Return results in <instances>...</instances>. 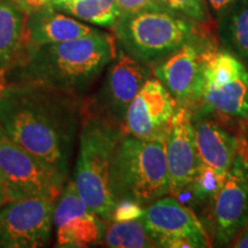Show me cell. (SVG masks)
<instances>
[{
  "label": "cell",
  "instance_id": "24",
  "mask_svg": "<svg viewBox=\"0 0 248 248\" xmlns=\"http://www.w3.org/2000/svg\"><path fill=\"white\" fill-rule=\"evenodd\" d=\"M27 14L45 7H52L54 0H14Z\"/></svg>",
  "mask_w": 248,
  "mask_h": 248
},
{
  "label": "cell",
  "instance_id": "15",
  "mask_svg": "<svg viewBox=\"0 0 248 248\" xmlns=\"http://www.w3.org/2000/svg\"><path fill=\"white\" fill-rule=\"evenodd\" d=\"M164 146L170 185L169 195L178 199L190 187L200 168L191 108L178 107L167 132Z\"/></svg>",
  "mask_w": 248,
  "mask_h": 248
},
{
  "label": "cell",
  "instance_id": "14",
  "mask_svg": "<svg viewBox=\"0 0 248 248\" xmlns=\"http://www.w3.org/2000/svg\"><path fill=\"white\" fill-rule=\"evenodd\" d=\"M53 224L58 247H89L104 241L106 225L88 206L73 179L68 181L55 201Z\"/></svg>",
  "mask_w": 248,
  "mask_h": 248
},
{
  "label": "cell",
  "instance_id": "6",
  "mask_svg": "<svg viewBox=\"0 0 248 248\" xmlns=\"http://www.w3.org/2000/svg\"><path fill=\"white\" fill-rule=\"evenodd\" d=\"M192 113L219 121L248 120V69L230 52L216 47L204 68L199 105Z\"/></svg>",
  "mask_w": 248,
  "mask_h": 248
},
{
  "label": "cell",
  "instance_id": "2",
  "mask_svg": "<svg viewBox=\"0 0 248 248\" xmlns=\"http://www.w3.org/2000/svg\"><path fill=\"white\" fill-rule=\"evenodd\" d=\"M115 38L95 29L89 35L43 46L23 44L9 68L22 82L79 94L116 55Z\"/></svg>",
  "mask_w": 248,
  "mask_h": 248
},
{
  "label": "cell",
  "instance_id": "16",
  "mask_svg": "<svg viewBox=\"0 0 248 248\" xmlns=\"http://www.w3.org/2000/svg\"><path fill=\"white\" fill-rule=\"evenodd\" d=\"M192 122L200 164L226 177L239 152L240 136L207 114L192 113Z\"/></svg>",
  "mask_w": 248,
  "mask_h": 248
},
{
  "label": "cell",
  "instance_id": "9",
  "mask_svg": "<svg viewBox=\"0 0 248 248\" xmlns=\"http://www.w3.org/2000/svg\"><path fill=\"white\" fill-rule=\"evenodd\" d=\"M216 47L210 37L190 43L152 67L153 75L166 86L178 107L193 111L199 105L203 88L204 68Z\"/></svg>",
  "mask_w": 248,
  "mask_h": 248
},
{
  "label": "cell",
  "instance_id": "11",
  "mask_svg": "<svg viewBox=\"0 0 248 248\" xmlns=\"http://www.w3.org/2000/svg\"><path fill=\"white\" fill-rule=\"evenodd\" d=\"M55 200L23 198L0 206V247L36 248L48 243Z\"/></svg>",
  "mask_w": 248,
  "mask_h": 248
},
{
  "label": "cell",
  "instance_id": "3",
  "mask_svg": "<svg viewBox=\"0 0 248 248\" xmlns=\"http://www.w3.org/2000/svg\"><path fill=\"white\" fill-rule=\"evenodd\" d=\"M204 27L159 1L122 15L111 28L120 47L152 68L184 45L209 37Z\"/></svg>",
  "mask_w": 248,
  "mask_h": 248
},
{
  "label": "cell",
  "instance_id": "29",
  "mask_svg": "<svg viewBox=\"0 0 248 248\" xmlns=\"http://www.w3.org/2000/svg\"><path fill=\"white\" fill-rule=\"evenodd\" d=\"M8 79H7V71L2 70L0 71V99H1L2 93H4V90L7 85Z\"/></svg>",
  "mask_w": 248,
  "mask_h": 248
},
{
  "label": "cell",
  "instance_id": "5",
  "mask_svg": "<svg viewBox=\"0 0 248 248\" xmlns=\"http://www.w3.org/2000/svg\"><path fill=\"white\" fill-rule=\"evenodd\" d=\"M111 185L117 202L131 201L142 208L169 195L164 140L124 133L114 159Z\"/></svg>",
  "mask_w": 248,
  "mask_h": 248
},
{
  "label": "cell",
  "instance_id": "28",
  "mask_svg": "<svg viewBox=\"0 0 248 248\" xmlns=\"http://www.w3.org/2000/svg\"><path fill=\"white\" fill-rule=\"evenodd\" d=\"M6 201H7V195H6L4 179H2L1 169H0V206H1L2 203H5Z\"/></svg>",
  "mask_w": 248,
  "mask_h": 248
},
{
  "label": "cell",
  "instance_id": "1",
  "mask_svg": "<svg viewBox=\"0 0 248 248\" xmlns=\"http://www.w3.org/2000/svg\"><path fill=\"white\" fill-rule=\"evenodd\" d=\"M83 105L78 94L36 83H7L0 99V125L18 146L68 178Z\"/></svg>",
  "mask_w": 248,
  "mask_h": 248
},
{
  "label": "cell",
  "instance_id": "21",
  "mask_svg": "<svg viewBox=\"0 0 248 248\" xmlns=\"http://www.w3.org/2000/svg\"><path fill=\"white\" fill-rule=\"evenodd\" d=\"M64 11L79 20L100 27H113L120 12L116 0H71L57 8Z\"/></svg>",
  "mask_w": 248,
  "mask_h": 248
},
{
  "label": "cell",
  "instance_id": "22",
  "mask_svg": "<svg viewBox=\"0 0 248 248\" xmlns=\"http://www.w3.org/2000/svg\"><path fill=\"white\" fill-rule=\"evenodd\" d=\"M164 5L178 13L184 14L194 22L206 26L209 21L207 0H161Z\"/></svg>",
  "mask_w": 248,
  "mask_h": 248
},
{
  "label": "cell",
  "instance_id": "17",
  "mask_svg": "<svg viewBox=\"0 0 248 248\" xmlns=\"http://www.w3.org/2000/svg\"><path fill=\"white\" fill-rule=\"evenodd\" d=\"M95 29L75 18L45 7L27 14L24 43L29 46H43L78 38Z\"/></svg>",
  "mask_w": 248,
  "mask_h": 248
},
{
  "label": "cell",
  "instance_id": "12",
  "mask_svg": "<svg viewBox=\"0 0 248 248\" xmlns=\"http://www.w3.org/2000/svg\"><path fill=\"white\" fill-rule=\"evenodd\" d=\"M213 246H230L248 224V159L239 150L212 209Z\"/></svg>",
  "mask_w": 248,
  "mask_h": 248
},
{
  "label": "cell",
  "instance_id": "4",
  "mask_svg": "<svg viewBox=\"0 0 248 248\" xmlns=\"http://www.w3.org/2000/svg\"><path fill=\"white\" fill-rule=\"evenodd\" d=\"M123 136L120 124L83 113L73 182L82 199L105 222L111 221L117 204L111 185V171Z\"/></svg>",
  "mask_w": 248,
  "mask_h": 248
},
{
  "label": "cell",
  "instance_id": "18",
  "mask_svg": "<svg viewBox=\"0 0 248 248\" xmlns=\"http://www.w3.org/2000/svg\"><path fill=\"white\" fill-rule=\"evenodd\" d=\"M217 18L222 47L239 59L248 69V0H234Z\"/></svg>",
  "mask_w": 248,
  "mask_h": 248
},
{
  "label": "cell",
  "instance_id": "26",
  "mask_svg": "<svg viewBox=\"0 0 248 248\" xmlns=\"http://www.w3.org/2000/svg\"><path fill=\"white\" fill-rule=\"evenodd\" d=\"M230 246L237 248H248V224L234 238Z\"/></svg>",
  "mask_w": 248,
  "mask_h": 248
},
{
  "label": "cell",
  "instance_id": "7",
  "mask_svg": "<svg viewBox=\"0 0 248 248\" xmlns=\"http://www.w3.org/2000/svg\"><path fill=\"white\" fill-rule=\"evenodd\" d=\"M0 169L7 201L23 198H47L57 201L67 183V177L12 140L1 125Z\"/></svg>",
  "mask_w": 248,
  "mask_h": 248
},
{
  "label": "cell",
  "instance_id": "25",
  "mask_svg": "<svg viewBox=\"0 0 248 248\" xmlns=\"http://www.w3.org/2000/svg\"><path fill=\"white\" fill-rule=\"evenodd\" d=\"M240 145L239 150L243 152L245 156L248 159V120L243 121V125L240 128Z\"/></svg>",
  "mask_w": 248,
  "mask_h": 248
},
{
  "label": "cell",
  "instance_id": "8",
  "mask_svg": "<svg viewBox=\"0 0 248 248\" xmlns=\"http://www.w3.org/2000/svg\"><path fill=\"white\" fill-rule=\"evenodd\" d=\"M151 76L153 71L150 66L135 60L119 46L115 58L107 66L100 89L83 105V113L122 125L130 104Z\"/></svg>",
  "mask_w": 248,
  "mask_h": 248
},
{
  "label": "cell",
  "instance_id": "23",
  "mask_svg": "<svg viewBox=\"0 0 248 248\" xmlns=\"http://www.w3.org/2000/svg\"><path fill=\"white\" fill-rule=\"evenodd\" d=\"M159 1L161 0H116V4L120 16H122V15L135 13V12L140 11V9Z\"/></svg>",
  "mask_w": 248,
  "mask_h": 248
},
{
  "label": "cell",
  "instance_id": "19",
  "mask_svg": "<svg viewBox=\"0 0 248 248\" xmlns=\"http://www.w3.org/2000/svg\"><path fill=\"white\" fill-rule=\"evenodd\" d=\"M26 18L14 0H0V71L8 70L22 48Z\"/></svg>",
  "mask_w": 248,
  "mask_h": 248
},
{
  "label": "cell",
  "instance_id": "20",
  "mask_svg": "<svg viewBox=\"0 0 248 248\" xmlns=\"http://www.w3.org/2000/svg\"><path fill=\"white\" fill-rule=\"evenodd\" d=\"M102 243L113 248L159 247L142 221L141 215L135 218L110 222V226L105 231Z\"/></svg>",
  "mask_w": 248,
  "mask_h": 248
},
{
  "label": "cell",
  "instance_id": "30",
  "mask_svg": "<svg viewBox=\"0 0 248 248\" xmlns=\"http://www.w3.org/2000/svg\"><path fill=\"white\" fill-rule=\"evenodd\" d=\"M68 1H71V0H54L53 4H52V7L57 9L59 6L62 5V4H64V2H68Z\"/></svg>",
  "mask_w": 248,
  "mask_h": 248
},
{
  "label": "cell",
  "instance_id": "27",
  "mask_svg": "<svg viewBox=\"0 0 248 248\" xmlns=\"http://www.w3.org/2000/svg\"><path fill=\"white\" fill-rule=\"evenodd\" d=\"M234 0H207V2L210 5V7L215 12L216 15H218L223 9H225Z\"/></svg>",
  "mask_w": 248,
  "mask_h": 248
},
{
  "label": "cell",
  "instance_id": "10",
  "mask_svg": "<svg viewBox=\"0 0 248 248\" xmlns=\"http://www.w3.org/2000/svg\"><path fill=\"white\" fill-rule=\"evenodd\" d=\"M141 218L159 247L213 246L202 221L172 195H166L145 207Z\"/></svg>",
  "mask_w": 248,
  "mask_h": 248
},
{
  "label": "cell",
  "instance_id": "13",
  "mask_svg": "<svg viewBox=\"0 0 248 248\" xmlns=\"http://www.w3.org/2000/svg\"><path fill=\"white\" fill-rule=\"evenodd\" d=\"M177 109V104L166 86L151 76L130 104L122 129L133 137L164 140Z\"/></svg>",
  "mask_w": 248,
  "mask_h": 248
}]
</instances>
